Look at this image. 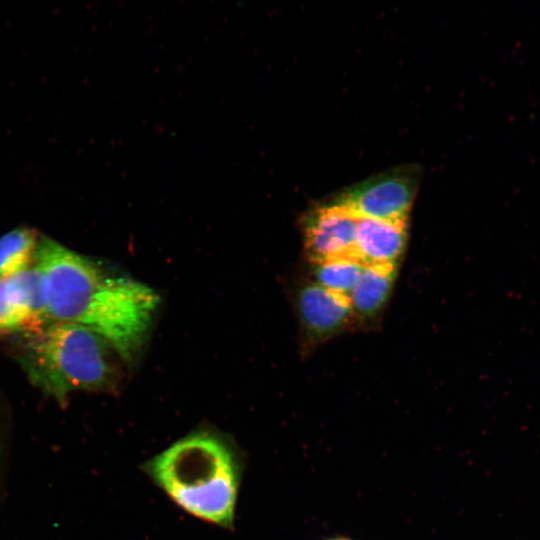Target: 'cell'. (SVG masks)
<instances>
[{
	"mask_svg": "<svg viewBox=\"0 0 540 540\" xmlns=\"http://www.w3.org/2000/svg\"><path fill=\"white\" fill-rule=\"evenodd\" d=\"M20 361L32 383L59 401L76 390L116 391L129 367L104 336L69 322L28 331Z\"/></svg>",
	"mask_w": 540,
	"mask_h": 540,
	"instance_id": "3",
	"label": "cell"
},
{
	"mask_svg": "<svg viewBox=\"0 0 540 540\" xmlns=\"http://www.w3.org/2000/svg\"><path fill=\"white\" fill-rule=\"evenodd\" d=\"M357 219L352 212L333 201L309 210L303 217L302 232L304 250L310 263L355 259Z\"/></svg>",
	"mask_w": 540,
	"mask_h": 540,
	"instance_id": "5",
	"label": "cell"
},
{
	"mask_svg": "<svg viewBox=\"0 0 540 540\" xmlns=\"http://www.w3.org/2000/svg\"><path fill=\"white\" fill-rule=\"evenodd\" d=\"M34 263L49 322H69L109 340L128 366L139 359L159 296L148 286L104 271L95 262L43 236Z\"/></svg>",
	"mask_w": 540,
	"mask_h": 540,
	"instance_id": "1",
	"label": "cell"
},
{
	"mask_svg": "<svg viewBox=\"0 0 540 540\" xmlns=\"http://www.w3.org/2000/svg\"><path fill=\"white\" fill-rule=\"evenodd\" d=\"M363 265L353 258H338L313 264V282L324 289L349 297Z\"/></svg>",
	"mask_w": 540,
	"mask_h": 540,
	"instance_id": "11",
	"label": "cell"
},
{
	"mask_svg": "<svg viewBox=\"0 0 540 540\" xmlns=\"http://www.w3.org/2000/svg\"><path fill=\"white\" fill-rule=\"evenodd\" d=\"M297 312L305 344L309 347L357 324L347 296L330 292L313 281L299 290Z\"/></svg>",
	"mask_w": 540,
	"mask_h": 540,
	"instance_id": "6",
	"label": "cell"
},
{
	"mask_svg": "<svg viewBox=\"0 0 540 540\" xmlns=\"http://www.w3.org/2000/svg\"><path fill=\"white\" fill-rule=\"evenodd\" d=\"M0 294L20 323L21 329L36 330L48 323L42 279L34 265L0 279Z\"/></svg>",
	"mask_w": 540,
	"mask_h": 540,
	"instance_id": "8",
	"label": "cell"
},
{
	"mask_svg": "<svg viewBox=\"0 0 540 540\" xmlns=\"http://www.w3.org/2000/svg\"><path fill=\"white\" fill-rule=\"evenodd\" d=\"M397 266H364L349 295L356 322L373 321L383 311L396 278Z\"/></svg>",
	"mask_w": 540,
	"mask_h": 540,
	"instance_id": "9",
	"label": "cell"
},
{
	"mask_svg": "<svg viewBox=\"0 0 540 540\" xmlns=\"http://www.w3.org/2000/svg\"><path fill=\"white\" fill-rule=\"evenodd\" d=\"M38 235L29 227H18L0 237V279L29 268L34 260Z\"/></svg>",
	"mask_w": 540,
	"mask_h": 540,
	"instance_id": "10",
	"label": "cell"
},
{
	"mask_svg": "<svg viewBox=\"0 0 540 540\" xmlns=\"http://www.w3.org/2000/svg\"><path fill=\"white\" fill-rule=\"evenodd\" d=\"M331 540H349V539H345V538H337V539H331Z\"/></svg>",
	"mask_w": 540,
	"mask_h": 540,
	"instance_id": "13",
	"label": "cell"
},
{
	"mask_svg": "<svg viewBox=\"0 0 540 540\" xmlns=\"http://www.w3.org/2000/svg\"><path fill=\"white\" fill-rule=\"evenodd\" d=\"M420 175L416 165L389 169L346 188L332 201L357 217L407 223Z\"/></svg>",
	"mask_w": 540,
	"mask_h": 540,
	"instance_id": "4",
	"label": "cell"
},
{
	"mask_svg": "<svg viewBox=\"0 0 540 540\" xmlns=\"http://www.w3.org/2000/svg\"><path fill=\"white\" fill-rule=\"evenodd\" d=\"M143 470L185 512L222 528L233 527L242 464L223 433L193 431L147 460Z\"/></svg>",
	"mask_w": 540,
	"mask_h": 540,
	"instance_id": "2",
	"label": "cell"
},
{
	"mask_svg": "<svg viewBox=\"0 0 540 540\" xmlns=\"http://www.w3.org/2000/svg\"><path fill=\"white\" fill-rule=\"evenodd\" d=\"M407 242V223L358 217L355 259L363 266H397Z\"/></svg>",
	"mask_w": 540,
	"mask_h": 540,
	"instance_id": "7",
	"label": "cell"
},
{
	"mask_svg": "<svg viewBox=\"0 0 540 540\" xmlns=\"http://www.w3.org/2000/svg\"><path fill=\"white\" fill-rule=\"evenodd\" d=\"M11 330H20V327L14 314L0 295V333Z\"/></svg>",
	"mask_w": 540,
	"mask_h": 540,
	"instance_id": "12",
	"label": "cell"
}]
</instances>
